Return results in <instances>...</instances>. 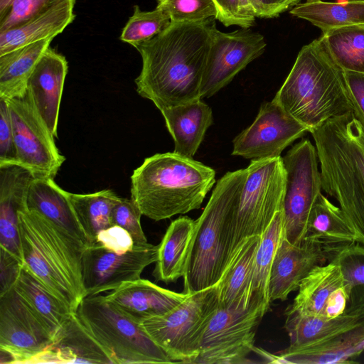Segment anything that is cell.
<instances>
[{
    "mask_svg": "<svg viewBox=\"0 0 364 364\" xmlns=\"http://www.w3.org/2000/svg\"><path fill=\"white\" fill-rule=\"evenodd\" d=\"M17 164L14 132L9 104L0 98V165Z\"/></svg>",
    "mask_w": 364,
    "mask_h": 364,
    "instance_id": "60d3db41",
    "label": "cell"
},
{
    "mask_svg": "<svg viewBox=\"0 0 364 364\" xmlns=\"http://www.w3.org/2000/svg\"><path fill=\"white\" fill-rule=\"evenodd\" d=\"M284 315L289 346L273 354V363H352L364 351V285L351 289L345 311L333 318Z\"/></svg>",
    "mask_w": 364,
    "mask_h": 364,
    "instance_id": "5b68a950",
    "label": "cell"
},
{
    "mask_svg": "<svg viewBox=\"0 0 364 364\" xmlns=\"http://www.w3.org/2000/svg\"><path fill=\"white\" fill-rule=\"evenodd\" d=\"M52 339L14 288L0 295V349L9 353L11 363H28Z\"/></svg>",
    "mask_w": 364,
    "mask_h": 364,
    "instance_id": "e0dca14e",
    "label": "cell"
},
{
    "mask_svg": "<svg viewBox=\"0 0 364 364\" xmlns=\"http://www.w3.org/2000/svg\"><path fill=\"white\" fill-rule=\"evenodd\" d=\"M300 0H251L254 13L259 18L277 17Z\"/></svg>",
    "mask_w": 364,
    "mask_h": 364,
    "instance_id": "f6af8a7d",
    "label": "cell"
},
{
    "mask_svg": "<svg viewBox=\"0 0 364 364\" xmlns=\"http://www.w3.org/2000/svg\"><path fill=\"white\" fill-rule=\"evenodd\" d=\"M139 208L131 199L119 198L111 213V225L125 229L132 237L135 244L148 242L141 225Z\"/></svg>",
    "mask_w": 364,
    "mask_h": 364,
    "instance_id": "ab89813d",
    "label": "cell"
},
{
    "mask_svg": "<svg viewBox=\"0 0 364 364\" xmlns=\"http://www.w3.org/2000/svg\"><path fill=\"white\" fill-rule=\"evenodd\" d=\"M23 265L15 257L0 250V295L14 288Z\"/></svg>",
    "mask_w": 364,
    "mask_h": 364,
    "instance_id": "7bdbcfd3",
    "label": "cell"
},
{
    "mask_svg": "<svg viewBox=\"0 0 364 364\" xmlns=\"http://www.w3.org/2000/svg\"><path fill=\"white\" fill-rule=\"evenodd\" d=\"M284 237L283 209L274 217L260 235V241L253 262L251 277V299L259 300L270 306L269 283L277 250Z\"/></svg>",
    "mask_w": 364,
    "mask_h": 364,
    "instance_id": "836d02e7",
    "label": "cell"
},
{
    "mask_svg": "<svg viewBox=\"0 0 364 364\" xmlns=\"http://www.w3.org/2000/svg\"><path fill=\"white\" fill-rule=\"evenodd\" d=\"M328 262L336 263L346 283L352 288L364 285V245L356 242L341 245H325Z\"/></svg>",
    "mask_w": 364,
    "mask_h": 364,
    "instance_id": "8d00e7d4",
    "label": "cell"
},
{
    "mask_svg": "<svg viewBox=\"0 0 364 364\" xmlns=\"http://www.w3.org/2000/svg\"><path fill=\"white\" fill-rule=\"evenodd\" d=\"M26 208L44 217L82 246L88 247L68 196L53 178H34L26 195Z\"/></svg>",
    "mask_w": 364,
    "mask_h": 364,
    "instance_id": "cb8c5ba5",
    "label": "cell"
},
{
    "mask_svg": "<svg viewBox=\"0 0 364 364\" xmlns=\"http://www.w3.org/2000/svg\"><path fill=\"white\" fill-rule=\"evenodd\" d=\"M174 141L173 152L193 158L213 123L211 108L202 99L161 110Z\"/></svg>",
    "mask_w": 364,
    "mask_h": 364,
    "instance_id": "d4e9b609",
    "label": "cell"
},
{
    "mask_svg": "<svg viewBox=\"0 0 364 364\" xmlns=\"http://www.w3.org/2000/svg\"><path fill=\"white\" fill-rule=\"evenodd\" d=\"M307 1H309V0H307Z\"/></svg>",
    "mask_w": 364,
    "mask_h": 364,
    "instance_id": "7dc6e473",
    "label": "cell"
},
{
    "mask_svg": "<svg viewBox=\"0 0 364 364\" xmlns=\"http://www.w3.org/2000/svg\"><path fill=\"white\" fill-rule=\"evenodd\" d=\"M14 289L45 326L52 338L75 313L24 264Z\"/></svg>",
    "mask_w": 364,
    "mask_h": 364,
    "instance_id": "f1b7e54d",
    "label": "cell"
},
{
    "mask_svg": "<svg viewBox=\"0 0 364 364\" xmlns=\"http://www.w3.org/2000/svg\"><path fill=\"white\" fill-rule=\"evenodd\" d=\"M189 294L166 289L140 278L123 283L105 296L127 316L142 323L171 311Z\"/></svg>",
    "mask_w": 364,
    "mask_h": 364,
    "instance_id": "603a6c76",
    "label": "cell"
},
{
    "mask_svg": "<svg viewBox=\"0 0 364 364\" xmlns=\"http://www.w3.org/2000/svg\"><path fill=\"white\" fill-rule=\"evenodd\" d=\"M158 245L135 244L132 250L117 254L98 243L87 247L82 257L85 295L112 291L124 282L141 278L144 269L157 259Z\"/></svg>",
    "mask_w": 364,
    "mask_h": 364,
    "instance_id": "5bb4252c",
    "label": "cell"
},
{
    "mask_svg": "<svg viewBox=\"0 0 364 364\" xmlns=\"http://www.w3.org/2000/svg\"><path fill=\"white\" fill-rule=\"evenodd\" d=\"M290 14L309 21L322 32L353 25L364 24V0L326 2L309 0L296 4Z\"/></svg>",
    "mask_w": 364,
    "mask_h": 364,
    "instance_id": "4dcf8cb0",
    "label": "cell"
},
{
    "mask_svg": "<svg viewBox=\"0 0 364 364\" xmlns=\"http://www.w3.org/2000/svg\"><path fill=\"white\" fill-rule=\"evenodd\" d=\"M52 40L44 39L0 55V98L26 94L28 78Z\"/></svg>",
    "mask_w": 364,
    "mask_h": 364,
    "instance_id": "f546056e",
    "label": "cell"
},
{
    "mask_svg": "<svg viewBox=\"0 0 364 364\" xmlns=\"http://www.w3.org/2000/svg\"><path fill=\"white\" fill-rule=\"evenodd\" d=\"M352 287L335 262L317 266L303 279L287 311L331 319L346 309Z\"/></svg>",
    "mask_w": 364,
    "mask_h": 364,
    "instance_id": "ac0fdd59",
    "label": "cell"
},
{
    "mask_svg": "<svg viewBox=\"0 0 364 364\" xmlns=\"http://www.w3.org/2000/svg\"><path fill=\"white\" fill-rule=\"evenodd\" d=\"M260 235L242 240L232 251L217 283L218 306L247 307L251 300V277Z\"/></svg>",
    "mask_w": 364,
    "mask_h": 364,
    "instance_id": "484cf974",
    "label": "cell"
},
{
    "mask_svg": "<svg viewBox=\"0 0 364 364\" xmlns=\"http://www.w3.org/2000/svg\"><path fill=\"white\" fill-rule=\"evenodd\" d=\"M65 0H0V32L12 29Z\"/></svg>",
    "mask_w": 364,
    "mask_h": 364,
    "instance_id": "f35d334b",
    "label": "cell"
},
{
    "mask_svg": "<svg viewBox=\"0 0 364 364\" xmlns=\"http://www.w3.org/2000/svg\"><path fill=\"white\" fill-rule=\"evenodd\" d=\"M76 314L114 364L173 363L141 323L127 316L105 296L84 297Z\"/></svg>",
    "mask_w": 364,
    "mask_h": 364,
    "instance_id": "ba28073f",
    "label": "cell"
},
{
    "mask_svg": "<svg viewBox=\"0 0 364 364\" xmlns=\"http://www.w3.org/2000/svg\"><path fill=\"white\" fill-rule=\"evenodd\" d=\"M348 88L355 106L354 116L364 126V73L345 71Z\"/></svg>",
    "mask_w": 364,
    "mask_h": 364,
    "instance_id": "ee69618b",
    "label": "cell"
},
{
    "mask_svg": "<svg viewBox=\"0 0 364 364\" xmlns=\"http://www.w3.org/2000/svg\"><path fill=\"white\" fill-rule=\"evenodd\" d=\"M246 168L230 228L228 259L242 240L261 235L283 209L286 174L282 158L254 159Z\"/></svg>",
    "mask_w": 364,
    "mask_h": 364,
    "instance_id": "9c48e42d",
    "label": "cell"
},
{
    "mask_svg": "<svg viewBox=\"0 0 364 364\" xmlns=\"http://www.w3.org/2000/svg\"><path fill=\"white\" fill-rule=\"evenodd\" d=\"M156 9L166 14L171 22L199 23L218 14L213 0H157Z\"/></svg>",
    "mask_w": 364,
    "mask_h": 364,
    "instance_id": "74e56055",
    "label": "cell"
},
{
    "mask_svg": "<svg viewBox=\"0 0 364 364\" xmlns=\"http://www.w3.org/2000/svg\"><path fill=\"white\" fill-rule=\"evenodd\" d=\"M273 100L309 132L332 118L355 113L345 70L321 36L300 50Z\"/></svg>",
    "mask_w": 364,
    "mask_h": 364,
    "instance_id": "7a4b0ae2",
    "label": "cell"
},
{
    "mask_svg": "<svg viewBox=\"0 0 364 364\" xmlns=\"http://www.w3.org/2000/svg\"><path fill=\"white\" fill-rule=\"evenodd\" d=\"M247 175V168L227 172L216 183L196 225L183 291L193 294L218 282L228 259L232 222Z\"/></svg>",
    "mask_w": 364,
    "mask_h": 364,
    "instance_id": "52a82bcc",
    "label": "cell"
},
{
    "mask_svg": "<svg viewBox=\"0 0 364 364\" xmlns=\"http://www.w3.org/2000/svg\"><path fill=\"white\" fill-rule=\"evenodd\" d=\"M75 1H63L12 29L0 32V55L44 39H53L75 19Z\"/></svg>",
    "mask_w": 364,
    "mask_h": 364,
    "instance_id": "4316f807",
    "label": "cell"
},
{
    "mask_svg": "<svg viewBox=\"0 0 364 364\" xmlns=\"http://www.w3.org/2000/svg\"><path fill=\"white\" fill-rule=\"evenodd\" d=\"M28 363L114 364L106 349L74 313L53 336L50 345Z\"/></svg>",
    "mask_w": 364,
    "mask_h": 364,
    "instance_id": "7402d4cb",
    "label": "cell"
},
{
    "mask_svg": "<svg viewBox=\"0 0 364 364\" xmlns=\"http://www.w3.org/2000/svg\"><path fill=\"white\" fill-rule=\"evenodd\" d=\"M68 196L88 246L95 244L99 232L112 225L111 213L120 197L110 189L85 194L68 192Z\"/></svg>",
    "mask_w": 364,
    "mask_h": 364,
    "instance_id": "d6a6232c",
    "label": "cell"
},
{
    "mask_svg": "<svg viewBox=\"0 0 364 364\" xmlns=\"http://www.w3.org/2000/svg\"><path fill=\"white\" fill-rule=\"evenodd\" d=\"M117 254H124L132 250L135 242L131 235L118 225L101 230L97 236L96 242Z\"/></svg>",
    "mask_w": 364,
    "mask_h": 364,
    "instance_id": "b9f144b4",
    "label": "cell"
},
{
    "mask_svg": "<svg viewBox=\"0 0 364 364\" xmlns=\"http://www.w3.org/2000/svg\"><path fill=\"white\" fill-rule=\"evenodd\" d=\"M304 238L330 246L355 242L354 233L339 206L322 193L311 210Z\"/></svg>",
    "mask_w": 364,
    "mask_h": 364,
    "instance_id": "1f68e13d",
    "label": "cell"
},
{
    "mask_svg": "<svg viewBox=\"0 0 364 364\" xmlns=\"http://www.w3.org/2000/svg\"><path fill=\"white\" fill-rule=\"evenodd\" d=\"M196 221L188 216L173 220L158 245L157 259L153 275L156 281L176 282L183 277Z\"/></svg>",
    "mask_w": 364,
    "mask_h": 364,
    "instance_id": "83f0119b",
    "label": "cell"
},
{
    "mask_svg": "<svg viewBox=\"0 0 364 364\" xmlns=\"http://www.w3.org/2000/svg\"><path fill=\"white\" fill-rule=\"evenodd\" d=\"M270 306L251 299L248 306L218 308L203 333L199 353L193 363L236 364L250 363L255 350L257 329Z\"/></svg>",
    "mask_w": 364,
    "mask_h": 364,
    "instance_id": "8fae6325",
    "label": "cell"
},
{
    "mask_svg": "<svg viewBox=\"0 0 364 364\" xmlns=\"http://www.w3.org/2000/svg\"><path fill=\"white\" fill-rule=\"evenodd\" d=\"M23 264L76 313L86 296L82 257L86 248L38 213L18 215Z\"/></svg>",
    "mask_w": 364,
    "mask_h": 364,
    "instance_id": "8992f818",
    "label": "cell"
},
{
    "mask_svg": "<svg viewBox=\"0 0 364 364\" xmlns=\"http://www.w3.org/2000/svg\"><path fill=\"white\" fill-rule=\"evenodd\" d=\"M218 14L216 19L225 26H238L242 28L239 13V0H213Z\"/></svg>",
    "mask_w": 364,
    "mask_h": 364,
    "instance_id": "bcb514c9",
    "label": "cell"
},
{
    "mask_svg": "<svg viewBox=\"0 0 364 364\" xmlns=\"http://www.w3.org/2000/svg\"><path fill=\"white\" fill-rule=\"evenodd\" d=\"M282 158L286 174L284 238L295 244L304 240L311 210L321 193L319 162L316 146L308 139L294 144Z\"/></svg>",
    "mask_w": 364,
    "mask_h": 364,
    "instance_id": "7c38bea8",
    "label": "cell"
},
{
    "mask_svg": "<svg viewBox=\"0 0 364 364\" xmlns=\"http://www.w3.org/2000/svg\"><path fill=\"white\" fill-rule=\"evenodd\" d=\"M14 132L17 164L28 169L34 178H55L65 158L55 143V136L29 98L6 100Z\"/></svg>",
    "mask_w": 364,
    "mask_h": 364,
    "instance_id": "4fadbf2b",
    "label": "cell"
},
{
    "mask_svg": "<svg viewBox=\"0 0 364 364\" xmlns=\"http://www.w3.org/2000/svg\"><path fill=\"white\" fill-rule=\"evenodd\" d=\"M68 61L50 47L42 55L27 82L26 94L55 137Z\"/></svg>",
    "mask_w": 364,
    "mask_h": 364,
    "instance_id": "ffe728a7",
    "label": "cell"
},
{
    "mask_svg": "<svg viewBox=\"0 0 364 364\" xmlns=\"http://www.w3.org/2000/svg\"><path fill=\"white\" fill-rule=\"evenodd\" d=\"M215 183V171L174 152L144 159L131 176V198L143 215L159 221L199 209Z\"/></svg>",
    "mask_w": 364,
    "mask_h": 364,
    "instance_id": "277c9868",
    "label": "cell"
},
{
    "mask_svg": "<svg viewBox=\"0 0 364 364\" xmlns=\"http://www.w3.org/2000/svg\"><path fill=\"white\" fill-rule=\"evenodd\" d=\"M306 132L272 100L262 104L254 122L234 139L232 155L252 160L279 157Z\"/></svg>",
    "mask_w": 364,
    "mask_h": 364,
    "instance_id": "2e32d148",
    "label": "cell"
},
{
    "mask_svg": "<svg viewBox=\"0 0 364 364\" xmlns=\"http://www.w3.org/2000/svg\"><path fill=\"white\" fill-rule=\"evenodd\" d=\"M215 18L174 23L136 48L142 67L135 79L138 94L164 109L201 99L200 85L216 28Z\"/></svg>",
    "mask_w": 364,
    "mask_h": 364,
    "instance_id": "6da1fadb",
    "label": "cell"
},
{
    "mask_svg": "<svg viewBox=\"0 0 364 364\" xmlns=\"http://www.w3.org/2000/svg\"><path fill=\"white\" fill-rule=\"evenodd\" d=\"M171 23L169 17L158 9L144 11L138 5L122 29L120 40L135 48L151 39Z\"/></svg>",
    "mask_w": 364,
    "mask_h": 364,
    "instance_id": "d590c367",
    "label": "cell"
},
{
    "mask_svg": "<svg viewBox=\"0 0 364 364\" xmlns=\"http://www.w3.org/2000/svg\"><path fill=\"white\" fill-rule=\"evenodd\" d=\"M328 262L327 251L321 242L304 238L292 244L284 237L281 241L273 260L269 283V298L285 301L298 290L300 284L317 266Z\"/></svg>",
    "mask_w": 364,
    "mask_h": 364,
    "instance_id": "d6986e66",
    "label": "cell"
},
{
    "mask_svg": "<svg viewBox=\"0 0 364 364\" xmlns=\"http://www.w3.org/2000/svg\"><path fill=\"white\" fill-rule=\"evenodd\" d=\"M262 35L242 28L230 33L215 28L200 85V97L214 95L264 51Z\"/></svg>",
    "mask_w": 364,
    "mask_h": 364,
    "instance_id": "9a60e30c",
    "label": "cell"
},
{
    "mask_svg": "<svg viewBox=\"0 0 364 364\" xmlns=\"http://www.w3.org/2000/svg\"><path fill=\"white\" fill-rule=\"evenodd\" d=\"M317 151L321 188L336 199L364 245V126L353 112L332 118L310 132Z\"/></svg>",
    "mask_w": 364,
    "mask_h": 364,
    "instance_id": "3957f363",
    "label": "cell"
},
{
    "mask_svg": "<svg viewBox=\"0 0 364 364\" xmlns=\"http://www.w3.org/2000/svg\"><path fill=\"white\" fill-rule=\"evenodd\" d=\"M321 37L341 68L364 73V24L333 28L323 32Z\"/></svg>",
    "mask_w": 364,
    "mask_h": 364,
    "instance_id": "e575fe53",
    "label": "cell"
},
{
    "mask_svg": "<svg viewBox=\"0 0 364 364\" xmlns=\"http://www.w3.org/2000/svg\"><path fill=\"white\" fill-rule=\"evenodd\" d=\"M216 284L189 296L167 313L141 324L173 363H193L205 328L218 308Z\"/></svg>",
    "mask_w": 364,
    "mask_h": 364,
    "instance_id": "30bf717a",
    "label": "cell"
},
{
    "mask_svg": "<svg viewBox=\"0 0 364 364\" xmlns=\"http://www.w3.org/2000/svg\"><path fill=\"white\" fill-rule=\"evenodd\" d=\"M32 173L18 164L0 165V250L23 264L18 215L26 208Z\"/></svg>",
    "mask_w": 364,
    "mask_h": 364,
    "instance_id": "44dd1931",
    "label": "cell"
}]
</instances>
